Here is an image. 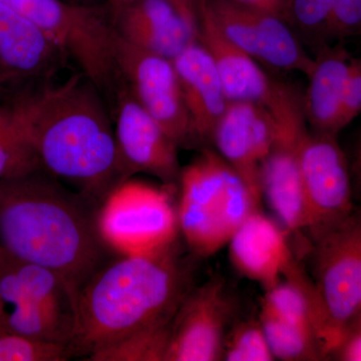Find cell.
<instances>
[{
    "instance_id": "28",
    "label": "cell",
    "mask_w": 361,
    "mask_h": 361,
    "mask_svg": "<svg viewBox=\"0 0 361 361\" xmlns=\"http://www.w3.org/2000/svg\"><path fill=\"white\" fill-rule=\"evenodd\" d=\"M361 37V0H334L329 25V40Z\"/></svg>"
},
{
    "instance_id": "29",
    "label": "cell",
    "mask_w": 361,
    "mask_h": 361,
    "mask_svg": "<svg viewBox=\"0 0 361 361\" xmlns=\"http://www.w3.org/2000/svg\"><path fill=\"white\" fill-rule=\"evenodd\" d=\"M361 113V59H351L349 65L343 99H342L339 130L346 126Z\"/></svg>"
},
{
    "instance_id": "30",
    "label": "cell",
    "mask_w": 361,
    "mask_h": 361,
    "mask_svg": "<svg viewBox=\"0 0 361 361\" xmlns=\"http://www.w3.org/2000/svg\"><path fill=\"white\" fill-rule=\"evenodd\" d=\"M332 357L343 361H361V329L350 330Z\"/></svg>"
},
{
    "instance_id": "22",
    "label": "cell",
    "mask_w": 361,
    "mask_h": 361,
    "mask_svg": "<svg viewBox=\"0 0 361 361\" xmlns=\"http://www.w3.org/2000/svg\"><path fill=\"white\" fill-rule=\"evenodd\" d=\"M259 322L275 360H326L317 337L305 327L280 317L264 305L261 308Z\"/></svg>"
},
{
    "instance_id": "9",
    "label": "cell",
    "mask_w": 361,
    "mask_h": 361,
    "mask_svg": "<svg viewBox=\"0 0 361 361\" xmlns=\"http://www.w3.org/2000/svg\"><path fill=\"white\" fill-rule=\"evenodd\" d=\"M121 78L142 108L178 145L192 144L191 123L172 59L144 51L116 35Z\"/></svg>"
},
{
    "instance_id": "8",
    "label": "cell",
    "mask_w": 361,
    "mask_h": 361,
    "mask_svg": "<svg viewBox=\"0 0 361 361\" xmlns=\"http://www.w3.org/2000/svg\"><path fill=\"white\" fill-rule=\"evenodd\" d=\"M305 228L311 243L355 210L351 172L337 135L308 132L301 151Z\"/></svg>"
},
{
    "instance_id": "11",
    "label": "cell",
    "mask_w": 361,
    "mask_h": 361,
    "mask_svg": "<svg viewBox=\"0 0 361 361\" xmlns=\"http://www.w3.org/2000/svg\"><path fill=\"white\" fill-rule=\"evenodd\" d=\"M113 102L116 148L126 178L145 173L155 176L165 185L179 180V147L142 108L123 80Z\"/></svg>"
},
{
    "instance_id": "7",
    "label": "cell",
    "mask_w": 361,
    "mask_h": 361,
    "mask_svg": "<svg viewBox=\"0 0 361 361\" xmlns=\"http://www.w3.org/2000/svg\"><path fill=\"white\" fill-rule=\"evenodd\" d=\"M265 108L272 116L274 134L261 169L262 196L285 229L300 233L305 228L301 151L308 133L302 96L290 85L278 82Z\"/></svg>"
},
{
    "instance_id": "34",
    "label": "cell",
    "mask_w": 361,
    "mask_h": 361,
    "mask_svg": "<svg viewBox=\"0 0 361 361\" xmlns=\"http://www.w3.org/2000/svg\"><path fill=\"white\" fill-rule=\"evenodd\" d=\"M353 173H355V177L361 175V137L357 152H356L355 164H353Z\"/></svg>"
},
{
    "instance_id": "35",
    "label": "cell",
    "mask_w": 361,
    "mask_h": 361,
    "mask_svg": "<svg viewBox=\"0 0 361 361\" xmlns=\"http://www.w3.org/2000/svg\"><path fill=\"white\" fill-rule=\"evenodd\" d=\"M358 329H361V304L360 308H358L357 312H356L355 318H353V322H351L348 334L350 330Z\"/></svg>"
},
{
    "instance_id": "23",
    "label": "cell",
    "mask_w": 361,
    "mask_h": 361,
    "mask_svg": "<svg viewBox=\"0 0 361 361\" xmlns=\"http://www.w3.org/2000/svg\"><path fill=\"white\" fill-rule=\"evenodd\" d=\"M42 170L11 104H0V180Z\"/></svg>"
},
{
    "instance_id": "31",
    "label": "cell",
    "mask_w": 361,
    "mask_h": 361,
    "mask_svg": "<svg viewBox=\"0 0 361 361\" xmlns=\"http://www.w3.org/2000/svg\"><path fill=\"white\" fill-rule=\"evenodd\" d=\"M179 11L180 16L198 32L199 20L207 0H168Z\"/></svg>"
},
{
    "instance_id": "16",
    "label": "cell",
    "mask_w": 361,
    "mask_h": 361,
    "mask_svg": "<svg viewBox=\"0 0 361 361\" xmlns=\"http://www.w3.org/2000/svg\"><path fill=\"white\" fill-rule=\"evenodd\" d=\"M173 63L191 123L192 144H212L214 130L230 104L215 63L198 39Z\"/></svg>"
},
{
    "instance_id": "19",
    "label": "cell",
    "mask_w": 361,
    "mask_h": 361,
    "mask_svg": "<svg viewBox=\"0 0 361 361\" xmlns=\"http://www.w3.org/2000/svg\"><path fill=\"white\" fill-rule=\"evenodd\" d=\"M341 42L318 49L307 73L308 85L302 96V106L312 132L334 135L341 132L339 115L353 59Z\"/></svg>"
},
{
    "instance_id": "14",
    "label": "cell",
    "mask_w": 361,
    "mask_h": 361,
    "mask_svg": "<svg viewBox=\"0 0 361 361\" xmlns=\"http://www.w3.org/2000/svg\"><path fill=\"white\" fill-rule=\"evenodd\" d=\"M273 134L274 123L264 106L230 103L212 137L217 153L244 180L259 205L263 197L261 169Z\"/></svg>"
},
{
    "instance_id": "12",
    "label": "cell",
    "mask_w": 361,
    "mask_h": 361,
    "mask_svg": "<svg viewBox=\"0 0 361 361\" xmlns=\"http://www.w3.org/2000/svg\"><path fill=\"white\" fill-rule=\"evenodd\" d=\"M0 326L14 334L63 344L68 348L75 326V318L58 299L18 277L8 254L1 249Z\"/></svg>"
},
{
    "instance_id": "18",
    "label": "cell",
    "mask_w": 361,
    "mask_h": 361,
    "mask_svg": "<svg viewBox=\"0 0 361 361\" xmlns=\"http://www.w3.org/2000/svg\"><path fill=\"white\" fill-rule=\"evenodd\" d=\"M198 40L210 54L229 103H252L266 106L276 90L257 61L230 42L205 9L198 25Z\"/></svg>"
},
{
    "instance_id": "13",
    "label": "cell",
    "mask_w": 361,
    "mask_h": 361,
    "mask_svg": "<svg viewBox=\"0 0 361 361\" xmlns=\"http://www.w3.org/2000/svg\"><path fill=\"white\" fill-rule=\"evenodd\" d=\"M106 6L116 37L152 54L173 61L198 39L168 0H109Z\"/></svg>"
},
{
    "instance_id": "5",
    "label": "cell",
    "mask_w": 361,
    "mask_h": 361,
    "mask_svg": "<svg viewBox=\"0 0 361 361\" xmlns=\"http://www.w3.org/2000/svg\"><path fill=\"white\" fill-rule=\"evenodd\" d=\"M165 188L123 180L97 210V228L106 248L120 256H148L174 246L179 234L177 207Z\"/></svg>"
},
{
    "instance_id": "37",
    "label": "cell",
    "mask_w": 361,
    "mask_h": 361,
    "mask_svg": "<svg viewBox=\"0 0 361 361\" xmlns=\"http://www.w3.org/2000/svg\"><path fill=\"white\" fill-rule=\"evenodd\" d=\"M356 180H357L358 190H360L361 193V175L356 176Z\"/></svg>"
},
{
    "instance_id": "4",
    "label": "cell",
    "mask_w": 361,
    "mask_h": 361,
    "mask_svg": "<svg viewBox=\"0 0 361 361\" xmlns=\"http://www.w3.org/2000/svg\"><path fill=\"white\" fill-rule=\"evenodd\" d=\"M179 229L197 255L208 257L228 245L256 202L244 180L217 153L206 149L180 170Z\"/></svg>"
},
{
    "instance_id": "15",
    "label": "cell",
    "mask_w": 361,
    "mask_h": 361,
    "mask_svg": "<svg viewBox=\"0 0 361 361\" xmlns=\"http://www.w3.org/2000/svg\"><path fill=\"white\" fill-rule=\"evenodd\" d=\"M68 59L39 26L0 4V68L6 82H49Z\"/></svg>"
},
{
    "instance_id": "10",
    "label": "cell",
    "mask_w": 361,
    "mask_h": 361,
    "mask_svg": "<svg viewBox=\"0 0 361 361\" xmlns=\"http://www.w3.org/2000/svg\"><path fill=\"white\" fill-rule=\"evenodd\" d=\"M233 310L223 280L214 278L190 289L171 325L165 361L223 360Z\"/></svg>"
},
{
    "instance_id": "24",
    "label": "cell",
    "mask_w": 361,
    "mask_h": 361,
    "mask_svg": "<svg viewBox=\"0 0 361 361\" xmlns=\"http://www.w3.org/2000/svg\"><path fill=\"white\" fill-rule=\"evenodd\" d=\"M171 325L135 332L99 349L90 361H165Z\"/></svg>"
},
{
    "instance_id": "17",
    "label": "cell",
    "mask_w": 361,
    "mask_h": 361,
    "mask_svg": "<svg viewBox=\"0 0 361 361\" xmlns=\"http://www.w3.org/2000/svg\"><path fill=\"white\" fill-rule=\"evenodd\" d=\"M228 246L235 269L266 290L281 280L294 258L283 230L259 210L242 223Z\"/></svg>"
},
{
    "instance_id": "27",
    "label": "cell",
    "mask_w": 361,
    "mask_h": 361,
    "mask_svg": "<svg viewBox=\"0 0 361 361\" xmlns=\"http://www.w3.org/2000/svg\"><path fill=\"white\" fill-rule=\"evenodd\" d=\"M71 356L63 344L37 341L0 326V361H66Z\"/></svg>"
},
{
    "instance_id": "33",
    "label": "cell",
    "mask_w": 361,
    "mask_h": 361,
    "mask_svg": "<svg viewBox=\"0 0 361 361\" xmlns=\"http://www.w3.org/2000/svg\"><path fill=\"white\" fill-rule=\"evenodd\" d=\"M70 4H78L85 6H102L108 4L109 0H65Z\"/></svg>"
},
{
    "instance_id": "32",
    "label": "cell",
    "mask_w": 361,
    "mask_h": 361,
    "mask_svg": "<svg viewBox=\"0 0 361 361\" xmlns=\"http://www.w3.org/2000/svg\"><path fill=\"white\" fill-rule=\"evenodd\" d=\"M246 4H252L254 6L261 7V8L267 9L281 16L282 6H283V0H242Z\"/></svg>"
},
{
    "instance_id": "1",
    "label": "cell",
    "mask_w": 361,
    "mask_h": 361,
    "mask_svg": "<svg viewBox=\"0 0 361 361\" xmlns=\"http://www.w3.org/2000/svg\"><path fill=\"white\" fill-rule=\"evenodd\" d=\"M40 167L99 208L127 180L103 94L84 73L40 82L11 104Z\"/></svg>"
},
{
    "instance_id": "21",
    "label": "cell",
    "mask_w": 361,
    "mask_h": 361,
    "mask_svg": "<svg viewBox=\"0 0 361 361\" xmlns=\"http://www.w3.org/2000/svg\"><path fill=\"white\" fill-rule=\"evenodd\" d=\"M254 59L278 70L310 73L313 58L304 51L291 26L280 14L254 6Z\"/></svg>"
},
{
    "instance_id": "25",
    "label": "cell",
    "mask_w": 361,
    "mask_h": 361,
    "mask_svg": "<svg viewBox=\"0 0 361 361\" xmlns=\"http://www.w3.org/2000/svg\"><path fill=\"white\" fill-rule=\"evenodd\" d=\"M334 0H283L282 18L316 51L329 44V25ZM298 37V35H297Z\"/></svg>"
},
{
    "instance_id": "26",
    "label": "cell",
    "mask_w": 361,
    "mask_h": 361,
    "mask_svg": "<svg viewBox=\"0 0 361 361\" xmlns=\"http://www.w3.org/2000/svg\"><path fill=\"white\" fill-rule=\"evenodd\" d=\"M223 360H275L259 320L240 322L226 334Z\"/></svg>"
},
{
    "instance_id": "2",
    "label": "cell",
    "mask_w": 361,
    "mask_h": 361,
    "mask_svg": "<svg viewBox=\"0 0 361 361\" xmlns=\"http://www.w3.org/2000/svg\"><path fill=\"white\" fill-rule=\"evenodd\" d=\"M92 207L44 170L0 180V249L54 271L78 293L106 264Z\"/></svg>"
},
{
    "instance_id": "20",
    "label": "cell",
    "mask_w": 361,
    "mask_h": 361,
    "mask_svg": "<svg viewBox=\"0 0 361 361\" xmlns=\"http://www.w3.org/2000/svg\"><path fill=\"white\" fill-rule=\"evenodd\" d=\"M262 305L275 314L310 330L324 351V318L312 278L306 275L295 258L277 284L266 290ZM327 360V357H326Z\"/></svg>"
},
{
    "instance_id": "36",
    "label": "cell",
    "mask_w": 361,
    "mask_h": 361,
    "mask_svg": "<svg viewBox=\"0 0 361 361\" xmlns=\"http://www.w3.org/2000/svg\"><path fill=\"white\" fill-rule=\"evenodd\" d=\"M6 80H4V73H2L1 68H0V85H6Z\"/></svg>"
},
{
    "instance_id": "6",
    "label": "cell",
    "mask_w": 361,
    "mask_h": 361,
    "mask_svg": "<svg viewBox=\"0 0 361 361\" xmlns=\"http://www.w3.org/2000/svg\"><path fill=\"white\" fill-rule=\"evenodd\" d=\"M312 247L313 283L324 318V351L334 355L361 304V206Z\"/></svg>"
},
{
    "instance_id": "3",
    "label": "cell",
    "mask_w": 361,
    "mask_h": 361,
    "mask_svg": "<svg viewBox=\"0 0 361 361\" xmlns=\"http://www.w3.org/2000/svg\"><path fill=\"white\" fill-rule=\"evenodd\" d=\"M189 280L176 244L104 264L78 291L71 355L87 358L135 332L172 324Z\"/></svg>"
}]
</instances>
